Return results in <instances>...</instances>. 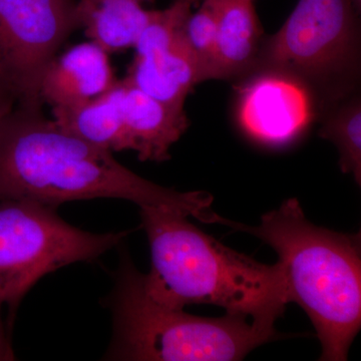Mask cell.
Masks as SVG:
<instances>
[{"label":"cell","mask_w":361,"mask_h":361,"mask_svg":"<svg viewBox=\"0 0 361 361\" xmlns=\"http://www.w3.org/2000/svg\"><path fill=\"white\" fill-rule=\"evenodd\" d=\"M127 82L163 103L184 109L195 85L200 84L184 37L142 54H135Z\"/></svg>","instance_id":"obj_11"},{"label":"cell","mask_w":361,"mask_h":361,"mask_svg":"<svg viewBox=\"0 0 361 361\" xmlns=\"http://www.w3.org/2000/svg\"><path fill=\"white\" fill-rule=\"evenodd\" d=\"M77 0H0V78L16 106L42 108V73L78 30Z\"/></svg>","instance_id":"obj_7"},{"label":"cell","mask_w":361,"mask_h":361,"mask_svg":"<svg viewBox=\"0 0 361 361\" xmlns=\"http://www.w3.org/2000/svg\"><path fill=\"white\" fill-rule=\"evenodd\" d=\"M155 0H77L75 20L90 40L109 54L134 47L155 11Z\"/></svg>","instance_id":"obj_14"},{"label":"cell","mask_w":361,"mask_h":361,"mask_svg":"<svg viewBox=\"0 0 361 361\" xmlns=\"http://www.w3.org/2000/svg\"><path fill=\"white\" fill-rule=\"evenodd\" d=\"M360 45L357 11L351 0H299L282 27L264 37L246 78L276 71L298 80L314 99L318 118L357 94Z\"/></svg>","instance_id":"obj_5"},{"label":"cell","mask_w":361,"mask_h":361,"mask_svg":"<svg viewBox=\"0 0 361 361\" xmlns=\"http://www.w3.org/2000/svg\"><path fill=\"white\" fill-rule=\"evenodd\" d=\"M252 1H253V0H252Z\"/></svg>","instance_id":"obj_20"},{"label":"cell","mask_w":361,"mask_h":361,"mask_svg":"<svg viewBox=\"0 0 361 361\" xmlns=\"http://www.w3.org/2000/svg\"><path fill=\"white\" fill-rule=\"evenodd\" d=\"M237 85V121L244 134L258 144L287 146L317 118L310 92L288 75L261 71Z\"/></svg>","instance_id":"obj_8"},{"label":"cell","mask_w":361,"mask_h":361,"mask_svg":"<svg viewBox=\"0 0 361 361\" xmlns=\"http://www.w3.org/2000/svg\"><path fill=\"white\" fill-rule=\"evenodd\" d=\"M140 216L151 248V270L144 281L152 298L178 310L219 306L227 314L275 329L290 303L279 261L264 264L233 250L174 209L142 206Z\"/></svg>","instance_id":"obj_2"},{"label":"cell","mask_w":361,"mask_h":361,"mask_svg":"<svg viewBox=\"0 0 361 361\" xmlns=\"http://www.w3.org/2000/svg\"><path fill=\"white\" fill-rule=\"evenodd\" d=\"M130 254L121 252L108 297L113 338L104 356L123 361H234L277 336L241 316L202 317L152 298Z\"/></svg>","instance_id":"obj_4"},{"label":"cell","mask_w":361,"mask_h":361,"mask_svg":"<svg viewBox=\"0 0 361 361\" xmlns=\"http://www.w3.org/2000/svg\"><path fill=\"white\" fill-rule=\"evenodd\" d=\"M16 106V97L0 78V118L13 111Z\"/></svg>","instance_id":"obj_18"},{"label":"cell","mask_w":361,"mask_h":361,"mask_svg":"<svg viewBox=\"0 0 361 361\" xmlns=\"http://www.w3.org/2000/svg\"><path fill=\"white\" fill-rule=\"evenodd\" d=\"M351 1H353V6L355 7L356 11L360 13L361 8V0H351Z\"/></svg>","instance_id":"obj_19"},{"label":"cell","mask_w":361,"mask_h":361,"mask_svg":"<svg viewBox=\"0 0 361 361\" xmlns=\"http://www.w3.org/2000/svg\"><path fill=\"white\" fill-rule=\"evenodd\" d=\"M318 135L331 142L339 154L344 174L361 183V99L360 94L342 99L322 111Z\"/></svg>","instance_id":"obj_15"},{"label":"cell","mask_w":361,"mask_h":361,"mask_svg":"<svg viewBox=\"0 0 361 361\" xmlns=\"http://www.w3.org/2000/svg\"><path fill=\"white\" fill-rule=\"evenodd\" d=\"M56 210L35 202L0 201V298L8 307L9 324L40 278L99 258L130 233L85 231L68 224Z\"/></svg>","instance_id":"obj_6"},{"label":"cell","mask_w":361,"mask_h":361,"mask_svg":"<svg viewBox=\"0 0 361 361\" xmlns=\"http://www.w3.org/2000/svg\"><path fill=\"white\" fill-rule=\"evenodd\" d=\"M122 199L174 209L215 223L212 195L179 192L144 179L113 153L75 137L42 114L16 106L0 118V201L35 202L58 208L66 202Z\"/></svg>","instance_id":"obj_1"},{"label":"cell","mask_w":361,"mask_h":361,"mask_svg":"<svg viewBox=\"0 0 361 361\" xmlns=\"http://www.w3.org/2000/svg\"><path fill=\"white\" fill-rule=\"evenodd\" d=\"M125 82L118 80L108 92L85 103L52 108L61 129L106 151L129 149L126 130Z\"/></svg>","instance_id":"obj_12"},{"label":"cell","mask_w":361,"mask_h":361,"mask_svg":"<svg viewBox=\"0 0 361 361\" xmlns=\"http://www.w3.org/2000/svg\"><path fill=\"white\" fill-rule=\"evenodd\" d=\"M2 305H4V302L0 298V361L16 360V355H14L13 345H11V338H9L6 325L2 320Z\"/></svg>","instance_id":"obj_17"},{"label":"cell","mask_w":361,"mask_h":361,"mask_svg":"<svg viewBox=\"0 0 361 361\" xmlns=\"http://www.w3.org/2000/svg\"><path fill=\"white\" fill-rule=\"evenodd\" d=\"M221 224L257 237L283 265L289 301L308 315L322 343L320 360H348L361 327L360 234L318 227L291 198L261 217L260 225Z\"/></svg>","instance_id":"obj_3"},{"label":"cell","mask_w":361,"mask_h":361,"mask_svg":"<svg viewBox=\"0 0 361 361\" xmlns=\"http://www.w3.org/2000/svg\"><path fill=\"white\" fill-rule=\"evenodd\" d=\"M118 80L110 54L89 40L49 61L40 78L39 97L51 108L75 106L101 96Z\"/></svg>","instance_id":"obj_9"},{"label":"cell","mask_w":361,"mask_h":361,"mask_svg":"<svg viewBox=\"0 0 361 361\" xmlns=\"http://www.w3.org/2000/svg\"><path fill=\"white\" fill-rule=\"evenodd\" d=\"M185 44L193 59L199 82L219 78L218 23L212 0H202L192 11L183 30Z\"/></svg>","instance_id":"obj_16"},{"label":"cell","mask_w":361,"mask_h":361,"mask_svg":"<svg viewBox=\"0 0 361 361\" xmlns=\"http://www.w3.org/2000/svg\"><path fill=\"white\" fill-rule=\"evenodd\" d=\"M125 82L126 130L129 149L142 161H165L170 149L189 128L184 109L163 103Z\"/></svg>","instance_id":"obj_10"},{"label":"cell","mask_w":361,"mask_h":361,"mask_svg":"<svg viewBox=\"0 0 361 361\" xmlns=\"http://www.w3.org/2000/svg\"><path fill=\"white\" fill-rule=\"evenodd\" d=\"M218 23L219 78L239 82L250 73L264 32L252 0H212Z\"/></svg>","instance_id":"obj_13"}]
</instances>
